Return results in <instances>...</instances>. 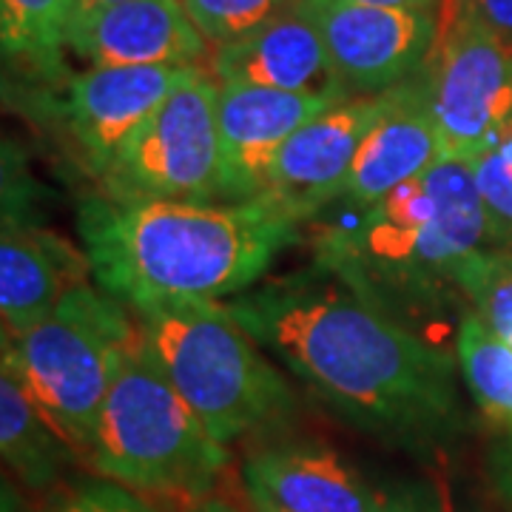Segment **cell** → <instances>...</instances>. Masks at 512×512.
Wrapping results in <instances>:
<instances>
[{
    "label": "cell",
    "instance_id": "obj_19",
    "mask_svg": "<svg viewBox=\"0 0 512 512\" xmlns=\"http://www.w3.org/2000/svg\"><path fill=\"white\" fill-rule=\"evenodd\" d=\"M456 365L478 413L512 430V345L467 311L458 322Z\"/></svg>",
    "mask_w": 512,
    "mask_h": 512
},
{
    "label": "cell",
    "instance_id": "obj_6",
    "mask_svg": "<svg viewBox=\"0 0 512 512\" xmlns=\"http://www.w3.org/2000/svg\"><path fill=\"white\" fill-rule=\"evenodd\" d=\"M131 339V311L92 282L74 288L40 322L3 336V367L83 461L92 450L114 370Z\"/></svg>",
    "mask_w": 512,
    "mask_h": 512
},
{
    "label": "cell",
    "instance_id": "obj_10",
    "mask_svg": "<svg viewBox=\"0 0 512 512\" xmlns=\"http://www.w3.org/2000/svg\"><path fill=\"white\" fill-rule=\"evenodd\" d=\"M396 89L348 97L308 120L279 151L262 197L285 208L299 222H308L328 208V202L342 197L359 148L390 109Z\"/></svg>",
    "mask_w": 512,
    "mask_h": 512
},
{
    "label": "cell",
    "instance_id": "obj_3",
    "mask_svg": "<svg viewBox=\"0 0 512 512\" xmlns=\"http://www.w3.org/2000/svg\"><path fill=\"white\" fill-rule=\"evenodd\" d=\"M353 211L348 225L322 234L319 256L376 305L384 296L441 299L481 251L501 248L473 165L461 160L441 157L419 180Z\"/></svg>",
    "mask_w": 512,
    "mask_h": 512
},
{
    "label": "cell",
    "instance_id": "obj_22",
    "mask_svg": "<svg viewBox=\"0 0 512 512\" xmlns=\"http://www.w3.org/2000/svg\"><path fill=\"white\" fill-rule=\"evenodd\" d=\"M302 0H183L188 18L217 52L285 15Z\"/></svg>",
    "mask_w": 512,
    "mask_h": 512
},
{
    "label": "cell",
    "instance_id": "obj_4",
    "mask_svg": "<svg viewBox=\"0 0 512 512\" xmlns=\"http://www.w3.org/2000/svg\"><path fill=\"white\" fill-rule=\"evenodd\" d=\"M140 345L220 444L293 413V390L228 302L171 299L128 308Z\"/></svg>",
    "mask_w": 512,
    "mask_h": 512
},
{
    "label": "cell",
    "instance_id": "obj_12",
    "mask_svg": "<svg viewBox=\"0 0 512 512\" xmlns=\"http://www.w3.org/2000/svg\"><path fill=\"white\" fill-rule=\"evenodd\" d=\"M66 46L92 66L211 69L214 49L188 18L183 0H128L66 26Z\"/></svg>",
    "mask_w": 512,
    "mask_h": 512
},
{
    "label": "cell",
    "instance_id": "obj_30",
    "mask_svg": "<svg viewBox=\"0 0 512 512\" xmlns=\"http://www.w3.org/2000/svg\"><path fill=\"white\" fill-rule=\"evenodd\" d=\"M376 6H439V0H362Z\"/></svg>",
    "mask_w": 512,
    "mask_h": 512
},
{
    "label": "cell",
    "instance_id": "obj_8",
    "mask_svg": "<svg viewBox=\"0 0 512 512\" xmlns=\"http://www.w3.org/2000/svg\"><path fill=\"white\" fill-rule=\"evenodd\" d=\"M436 37L421 80L444 160L473 163L512 123V43L490 29L473 0H439Z\"/></svg>",
    "mask_w": 512,
    "mask_h": 512
},
{
    "label": "cell",
    "instance_id": "obj_26",
    "mask_svg": "<svg viewBox=\"0 0 512 512\" xmlns=\"http://www.w3.org/2000/svg\"><path fill=\"white\" fill-rule=\"evenodd\" d=\"M484 23L512 43V0H473Z\"/></svg>",
    "mask_w": 512,
    "mask_h": 512
},
{
    "label": "cell",
    "instance_id": "obj_28",
    "mask_svg": "<svg viewBox=\"0 0 512 512\" xmlns=\"http://www.w3.org/2000/svg\"><path fill=\"white\" fill-rule=\"evenodd\" d=\"M120 3H128V0H72V18H83V15H92V12H100V9H111V6H120Z\"/></svg>",
    "mask_w": 512,
    "mask_h": 512
},
{
    "label": "cell",
    "instance_id": "obj_15",
    "mask_svg": "<svg viewBox=\"0 0 512 512\" xmlns=\"http://www.w3.org/2000/svg\"><path fill=\"white\" fill-rule=\"evenodd\" d=\"M211 72L220 83H251L279 92L311 94L328 103H342L350 97L305 3H296L254 35L217 49Z\"/></svg>",
    "mask_w": 512,
    "mask_h": 512
},
{
    "label": "cell",
    "instance_id": "obj_24",
    "mask_svg": "<svg viewBox=\"0 0 512 512\" xmlns=\"http://www.w3.org/2000/svg\"><path fill=\"white\" fill-rule=\"evenodd\" d=\"M40 512H157L151 504H146L137 493L114 481H92L80 484L66 495L52 501L46 510Z\"/></svg>",
    "mask_w": 512,
    "mask_h": 512
},
{
    "label": "cell",
    "instance_id": "obj_18",
    "mask_svg": "<svg viewBox=\"0 0 512 512\" xmlns=\"http://www.w3.org/2000/svg\"><path fill=\"white\" fill-rule=\"evenodd\" d=\"M0 450L29 490L52 487L66 456H74L6 367H0Z\"/></svg>",
    "mask_w": 512,
    "mask_h": 512
},
{
    "label": "cell",
    "instance_id": "obj_14",
    "mask_svg": "<svg viewBox=\"0 0 512 512\" xmlns=\"http://www.w3.org/2000/svg\"><path fill=\"white\" fill-rule=\"evenodd\" d=\"M248 501L268 512H382V495L330 447L279 441L242 464Z\"/></svg>",
    "mask_w": 512,
    "mask_h": 512
},
{
    "label": "cell",
    "instance_id": "obj_11",
    "mask_svg": "<svg viewBox=\"0 0 512 512\" xmlns=\"http://www.w3.org/2000/svg\"><path fill=\"white\" fill-rule=\"evenodd\" d=\"M336 103L251 83H220L222 202L259 200L279 151L299 128Z\"/></svg>",
    "mask_w": 512,
    "mask_h": 512
},
{
    "label": "cell",
    "instance_id": "obj_29",
    "mask_svg": "<svg viewBox=\"0 0 512 512\" xmlns=\"http://www.w3.org/2000/svg\"><path fill=\"white\" fill-rule=\"evenodd\" d=\"M185 512H239L234 504H228L225 498H197V501H191V507Z\"/></svg>",
    "mask_w": 512,
    "mask_h": 512
},
{
    "label": "cell",
    "instance_id": "obj_16",
    "mask_svg": "<svg viewBox=\"0 0 512 512\" xmlns=\"http://www.w3.org/2000/svg\"><path fill=\"white\" fill-rule=\"evenodd\" d=\"M92 262L69 239L3 205L0 231V316L3 336L40 322L80 285L92 282Z\"/></svg>",
    "mask_w": 512,
    "mask_h": 512
},
{
    "label": "cell",
    "instance_id": "obj_27",
    "mask_svg": "<svg viewBox=\"0 0 512 512\" xmlns=\"http://www.w3.org/2000/svg\"><path fill=\"white\" fill-rule=\"evenodd\" d=\"M493 473H495V484H498L501 495H504V498L512 504V430H510V436L501 441V444H498V450H495Z\"/></svg>",
    "mask_w": 512,
    "mask_h": 512
},
{
    "label": "cell",
    "instance_id": "obj_23",
    "mask_svg": "<svg viewBox=\"0 0 512 512\" xmlns=\"http://www.w3.org/2000/svg\"><path fill=\"white\" fill-rule=\"evenodd\" d=\"M470 165L498 242H507L512 239V123Z\"/></svg>",
    "mask_w": 512,
    "mask_h": 512
},
{
    "label": "cell",
    "instance_id": "obj_17",
    "mask_svg": "<svg viewBox=\"0 0 512 512\" xmlns=\"http://www.w3.org/2000/svg\"><path fill=\"white\" fill-rule=\"evenodd\" d=\"M439 160V126L427 100L424 80L416 72L396 89L390 109L367 134L350 168L342 197L353 205H373L396 188L419 180Z\"/></svg>",
    "mask_w": 512,
    "mask_h": 512
},
{
    "label": "cell",
    "instance_id": "obj_21",
    "mask_svg": "<svg viewBox=\"0 0 512 512\" xmlns=\"http://www.w3.org/2000/svg\"><path fill=\"white\" fill-rule=\"evenodd\" d=\"M458 293L470 299V311L512 345V248H487L464 268Z\"/></svg>",
    "mask_w": 512,
    "mask_h": 512
},
{
    "label": "cell",
    "instance_id": "obj_25",
    "mask_svg": "<svg viewBox=\"0 0 512 512\" xmlns=\"http://www.w3.org/2000/svg\"><path fill=\"white\" fill-rule=\"evenodd\" d=\"M382 512H453L441 498L436 495L419 493H396V495H382Z\"/></svg>",
    "mask_w": 512,
    "mask_h": 512
},
{
    "label": "cell",
    "instance_id": "obj_2",
    "mask_svg": "<svg viewBox=\"0 0 512 512\" xmlns=\"http://www.w3.org/2000/svg\"><path fill=\"white\" fill-rule=\"evenodd\" d=\"M77 231L100 291L126 308L256 288L302 222L268 197L248 202H80Z\"/></svg>",
    "mask_w": 512,
    "mask_h": 512
},
{
    "label": "cell",
    "instance_id": "obj_9",
    "mask_svg": "<svg viewBox=\"0 0 512 512\" xmlns=\"http://www.w3.org/2000/svg\"><path fill=\"white\" fill-rule=\"evenodd\" d=\"M350 97L384 94L419 72L436 37V6L302 0Z\"/></svg>",
    "mask_w": 512,
    "mask_h": 512
},
{
    "label": "cell",
    "instance_id": "obj_31",
    "mask_svg": "<svg viewBox=\"0 0 512 512\" xmlns=\"http://www.w3.org/2000/svg\"><path fill=\"white\" fill-rule=\"evenodd\" d=\"M251 510H254V512H268V510H256V507H251Z\"/></svg>",
    "mask_w": 512,
    "mask_h": 512
},
{
    "label": "cell",
    "instance_id": "obj_7",
    "mask_svg": "<svg viewBox=\"0 0 512 512\" xmlns=\"http://www.w3.org/2000/svg\"><path fill=\"white\" fill-rule=\"evenodd\" d=\"M220 80L188 69L111 160L100 188L128 202H222Z\"/></svg>",
    "mask_w": 512,
    "mask_h": 512
},
{
    "label": "cell",
    "instance_id": "obj_1",
    "mask_svg": "<svg viewBox=\"0 0 512 512\" xmlns=\"http://www.w3.org/2000/svg\"><path fill=\"white\" fill-rule=\"evenodd\" d=\"M228 308L262 350L370 436L424 447L453 430L450 356L328 268L251 288Z\"/></svg>",
    "mask_w": 512,
    "mask_h": 512
},
{
    "label": "cell",
    "instance_id": "obj_13",
    "mask_svg": "<svg viewBox=\"0 0 512 512\" xmlns=\"http://www.w3.org/2000/svg\"><path fill=\"white\" fill-rule=\"evenodd\" d=\"M185 72L180 66H92L69 83V131L97 180Z\"/></svg>",
    "mask_w": 512,
    "mask_h": 512
},
{
    "label": "cell",
    "instance_id": "obj_20",
    "mask_svg": "<svg viewBox=\"0 0 512 512\" xmlns=\"http://www.w3.org/2000/svg\"><path fill=\"white\" fill-rule=\"evenodd\" d=\"M72 0H0L3 55L40 74L60 72Z\"/></svg>",
    "mask_w": 512,
    "mask_h": 512
},
{
    "label": "cell",
    "instance_id": "obj_5",
    "mask_svg": "<svg viewBox=\"0 0 512 512\" xmlns=\"http://www.w3.org/2000/svg\"><path fill=\"white\" fill-rule=\"evenodd\" d=\"M86 464L137 495L197 501L228 467V447L165 379L137 330L114 370Z\"/></svg>",
    "mask_w": 512,
    "mask_h": 512
}]
</instances>
